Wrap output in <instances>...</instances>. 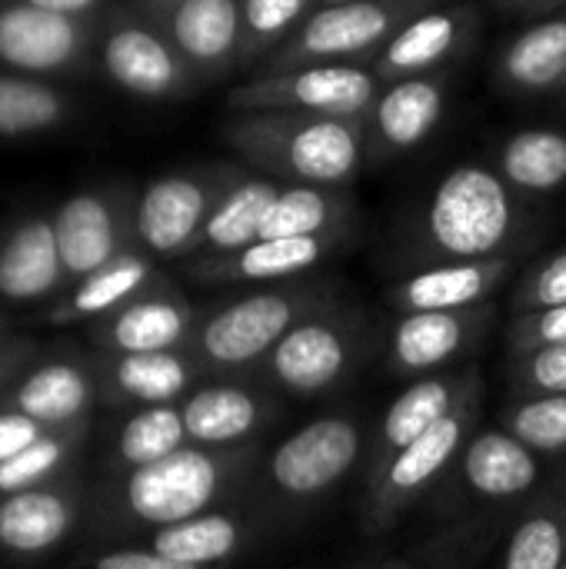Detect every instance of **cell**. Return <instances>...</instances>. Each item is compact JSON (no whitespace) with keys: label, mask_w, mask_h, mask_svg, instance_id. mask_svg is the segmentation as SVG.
<instances>
[{"label":"cell","mask_w":566,"mask_h":569,"mask_svg":"<svg viewBox=\"0 0 566 569\" xmlns=\"http://www.w3.org/2000/svg\"><path fill=\"white\" fill-rule=\"evenodd\" d=\"M37 340L30 337H0V397L17 383V377L33 363Z\"/></svg>","instance_id":"45"},{"label":"cell","mask_w":566,"mask_h":569,"mask_svg":"<svg viewBox=\"0 0 566 569\" xmlns=\"http://www.w3.org/2000/svg\"><path fill=\"white\" fill-rule=\"evenodd\" d=\"M200 310L167 280H153L133 300L90 323V340L100 353H167L190 350Z\"/></svg>","instance_id":"15"},{"label":"cell","mask_w":566,"mask_h":569,"mask_svg":"<svg viewBox=\"0 0 566 569\" xmlns=\"http://www.w3.org/2000/svg\"><path fill=\"white\" fill-rule=\"evenodd\" d=\"M163 37L177 47L193 77H224L240 67V0H183L167 7Z\"/></svg>","instance_id":"25"},{"label":"cell","mask_w":566,"mask_h":569,"mask_svg":"<svg viewBox=\"0 0 566 569\" xmlns=\"http://www.w3.org/2000/svg\"><path fill=\"white\" fill-rule=\"evenodd\" d=\"M517 270V257L497 260H464L434 263L407 270L387 287V303L394 313H427V310H464L490 303L494 293Z\"/></svg>","instance_id":"24"},{"label":"cell","mask_w":566,"mask_h":569,"mask_svg":"<svg viewBox=\"0 0 566 569\" xmlns=\"http://www.w3.org/2000/svg\"><path fill=\"white\" fill-rule=\"evenodd\" d=\"M497 427L544 460L566 457V393L510 397L497 410Z\"/></svg>","instance_id":"37"},{"label":"cell","mask_w":566,"mask_h":569,"mask_svg":"<svg viewBox=\"0 0 566 569\" xmlns=\"http://www.w3.org/2000/svg\"><path fill=\"white\" fill-rule=\"evenodd\" d=\"M474 30H477L474 7H467V3L437 7L434 3L390 37V43L377 53L370 70L377 73L380 83L440 73V67L447 60H454L470 43Z\"/></svg>","instance_id":"23"},{"label":"cell","mask_w":566,"mask_h":569,"mask_svg":"<svg viewBox=\"0 0 566 569\" xmlns=\"http://www.w3.org/2000/svg\"><path fill=\"white\" fill-rule=\"evenodd\" d=\"M30 7H40V10H53V13H63V17H80L87 10H93L100 0H23Z\"/></svg>","instance_id":"46"},{"label":"cell","mask_w":566,"mask_h":569,"mask_svg":"<svg viewBox=\"0 0 566 569\" xmlns=\"http://www.w3.org/2000/svg\"><path fill=\"white\" fill-rule=\"evenodd\" d=\"M317 0H240L244 43L240 67H264L314 13Z\"/></svg>","instance_id":"38"},{"label":"cell","mask_w":566,"mask_h":569,"mask_svg":"<svg viewBox=\"0 0 566 569\" xmlns=\"http://www.w3.org/2000/svg\"><path fill=\"white\" fill-rule=\"evenodd\" d=\"M87 569H203L187 567L177 560H167L160 553H153L150 547H123V550H107L97 560H90Z\"/></svg>","instance_id":"44"},{"label":"cell","mask_w":566,"mask_h":569,"mask_svg":"<svg viewBox=\"0 0 566 569\" xmlns=\"http://www.w3.org/2000/svg\"><path fill=\"white\" fill-rule=\"evenodd\" d=\"M537 230L527 197H520L490 163H457L424 200L400 243L410 270L434 263L517 257Z\"/></svg>","instance_id":"1"},{"label":"cell","mask_w":566,"mask_h":569,"mask_svg":"<svg viewBox=\"0 0 566 569\" xmlns=\"http://www.w3.org/2000/svg\"><path fill=\"white\" fill-rule=\"evenodd\" d=\"M484 390V373L477 363L417 377L410 380L384 410V417L367 433V453H364V487L377 480V473L417 437H424L430 427H437L444 417H450L467 397Z\"/></svg>","instance_id":"13"},{"label":"cell","mask_w":566,"mask_h":569,"mask_svg":"<svg viewBox=\"0 0 566 569\" xmlns=\"http://www.w3.org/2000/svg\"><path fill=\"white\" fill-rule=\"evenodd\" d=\"M566 0H540L537 3V10H534V17H547V13H557V10H564Z\"/></svg>","instance_id":"48"},{"label":"cell","mask_w":566,"mask_h":569,"mask_svg":"<svg viewBox=\"0 0 566 569\" xmlns=\"http://www.w3.org/2000/svg\"><path fill=\"white\" fill-rule=\"evenodd\" d=\"M240 173L244 167L237 163H214L157 177L133 203L137 247L153 260L193 257L210 213Z\"/></svg>","instance_id":"10"},{"label":"cell","mask_w":566,"mask_h":569,"mask_svg":"<svg viewBox=\"0 0 566 569\" xmlns=\"http://www.w3.org/2000/svg\"><path fill=\"white\" fill-rule=\"evenodd\" d=\"M83 47L77 17L10 3L0 10V60L23 73H50L67 67Z\"/></svg>","instance_id":"29"},{"label":"cell","mask_w":566,"mask_h":569,"mask_svg":"<svg viewBox=\"0 0 566 569\" xmlns=\"http://www.w3.org/2000/svg\"><path fill=\"white\" fill-rule=\"evenodd\" d=\"M100 380L93 360L57 357L27 367L0 397V410H17L47 427H73L100 407Z\"/></svg>","instance_id":"21"},{"label":"cell","mask_w":566,"mask_h":569,"mask_svg":"<svg viewBox=\"0 0 566 569\" xmlns=\"http://www.w3.org/2000/svg\"><path fill=\"white\" fill-rule=\"evenodd\" d=\"M147 3H157V7H177V3H183V0H147Z\"/></svg>","instance_id":"49"},{"label":"cell","mask_w":566,"mask_h":569,"mask_svg":"<svg viewBox=\"0 0 566 569\" xmlns=\"http://www.w3.org/2000/svg\"><path fill=\"white\" fill-rule=\"evenodd\" d=\"M67 270L57 250L50 217H27L0 240V300L37 303L67 287Z\"/></svg>","instance_id":"27"},{"label":"cell","mask_w":566,"mask_h":569,"mask_svg":"<svg viewBox=\"0 0 566 569\" xmlns=\"http://www.w3.org/2000/svg\"><path fill=\"white\" fill-rule=\"evenodd\" d=\"M550 470L554 467L540 453L527 450L497 423L477 427L450 473L427 500H434L437 513H444L447 520H514L520 507L540 490Z\"/></svg>","instance_id":"7"},{"label":"cell","mask_w":566,"mask_h":569,"mask_svg":"<svg viewBox=\"0 0 566 569\" xmlns=\"http://www.w3.org/2000/svg\"><path fill=\"white\" fill-rule=\"evenodd\" d=\"M7 327H10V323H7V317L0 313V337H7Z\"/></svg>","instance_id":"51"},{"label":"cell","mask_w":566,"mask_h":569,"mask_svg":"<svg viewBox=\"0 0 566 569\" xmlns=\"http://www.w3.org/2000/svg\"><path fill=\"white\" fill-rule=\"evenodd\" d=\"M324 3H344V0H317V7H324Z\"/></svg>","instance_id":"52"},{"label":"cell","mask_w":566,"mask_h":569,"mask_svg":"<svg viewBox=\"0 0 566 569\" xmlns=\"http://www.w3.org/2000/svg\"><path fill=\"white\" fill-rule=\"evenodd\" d=\"M354 220H357V203L347 187L284 183L264 220L260 240L347 233L354 230Z\"/></svg>","instance_id":"34"},{"label":"cell","mask_w":566,"mask_h":569,"mask_svg":"<svg viewBox=\"0 0 566 569\" xmlns=\"http://www.w3.org/2000/svg\"><path fill=\"white\" fill-rule=\"evenodd\" d=\"M234 153L280 180L314 187H350L367 160V120L314 113H234L224 127Z\"/></svg>","instance_id":"3"},{"label":"cell","mask_w":566,"mask_h":569,"mask_svg":"<svg viewBox=\"0 0 566 569\" xmlns=\"http://www.w3.org/2000/svg\"><path fill=\"white\" fill-rule=\"evenodd\" d=\"M564 87H566V83H564Z\"/></svg>","instance_id":"54"},{"label":"cell","mask_w":566,"mask_h":569,"mask_svg":"<svg viewBox=\"0 0 566 569\" xmlns=\"http://www.w3.org/2000/svg\"><path fill=\"white\" fill-rule=\"evenodd\" d=\"M53 430H60V427H47V423L30 420L17 410H0V463L17 457L20 450H27L30 443L43 440Z\"/></svg>","instance_id":"43"},{"label":"cell","mask_w":566,"mask_h":569,"mask_svg":"<svg viewBox=\"0 0 566 569\" xmlns=\"http://www.w3.org/2000/svg\"><path fill=\"white\" fill-rule=\"evenodd\" d=\"M83 520L80 480H53L37 490L0 497V553L40 560L53 553Z\"/></svg>","instance_id":"20"},{"label":"cell","mask_w":566,"mask_h":569,"mask_svg":"<svg viewBox=\"0 0 566 569\" xmlns=\"http://www.w3.org/2000/svg\"><path fill=\"white\" fill-rule=\"evenodd\" d=\"M340 300V280L317 273L260 287L200 313L190 353L203 363L207 377H250L290 330Z\"/></svg>","instance_id":"4"},{"label":"cell","mask_w":566,"mask_h":569,"mask_svg":"<svg viewBox=\"0 0 566 569\" xmlns=\"http://www.w3.org/2000/svg\"><path fill=\"white\" fill-rule=\"evenodd\" d=\"M157 280V260L143 253L140 247L120 253L107 267L93 270L90 277L77 280L70 293H63L50 310L47 323L53 327H73V323H97L127 300H133L140 290H147Z\"/></svg>","instance_id":"30"},{"label":"cell","mask_w":566,"mask_h":569,"mask_svg":"<svg viewBox=\"0 0 566 569\" xmlns=\"http://www.w3.org/2000/svg\"><path fill=\"white\" fill-rule=\"evenodd\" d=\"M480 413H484V390L467 397L450 417H444L437 427H430L424 437L404 447L377 473V480L364 487L360 523L367 533L394 530L414 507H420L437 490V483L450 473L460 450L480 427Z\"/></svg>","instance_id":"9"},{"label":"cell","mask_w":566,"mask_h":569,"mask_svg":"<svg viewBox=\"0 0 566 569\" xmlns=\"http://www.w3.org/2000/svg\"><path fill=\"white\" fill-rule=\"evenodd\" d=\"M354 230L347 233H324V237H277V240H257L244 250L224 253V257H197L187 263V273L200 283H287L317 273L327 260H334L344 247H350Z\"/></svg>","instance_id":"17"},{"label":"cell","mask_w":566,"mask_h":569,"mask_svg":"<svg viewBox=\"0 0 566 569\" xmlns=\"http://www.w3.org/2000/svg\"><path fill=\"white\" fill-rule=\"evenodd\" d=\"M87 433H90V420L73 423V427H60V430L47 433L43 440L30 443L27 450H20L17 457L3 460L0 463V497H13V493L37 490V487L53 483V480H63L77 460Z\"/></svg>","instance_id":"36"},{"label":"cell","mask_w":566,"mask_h":569,"mask_svg":"<svg viewBox=\"0 0 566 569\" xmlns=\"http://www.w3.org/2000/svg\"><path fill=\"white\" fill-rule=\"evenodd\" d=\"M560 569H566V560H564V567H560Z\"/></svg>","instance_id":"53"},{"label":"cell","mask_w":566,"mask_h":569,"mask_svg":"<svg viewBox=\"0 0 566 569\" xmlns=\"http://www.w3.org/2000/svg\"><path fill=\"white\" fill-rule=\"evenodd\" d=\"M490 167L520 197H550L566 187V130L557 127H524L507 133Z\"/></svg>","instance_id":"33"},{"label":"cell","mask_w":566,"mask_h":569,"mask_svg":"<svg viewBox=\"0 0 566 569\" xmlns=\"http://www.w3.org/2000/svg\"><path fill=\"white\" fill-rule=\"evenodd\" d=\"M183 447H190V437L183 427L180 403L130 410V417L113 430V440L107 450V470L110 477H123L157 460H167L170 453Z\"/></svg>","instance_id":"35"},{"label":"cell","mask_w":566,"mask_h":569,"mask_svg":"<svg viewBox=\"0 0 566 569\" xmlns=\"http://www.w3.org/2000/svg\"><path fill=\"white\" fill-rule=\"evenodd\" d=\"M500 87L514 93H547L566 83V7L537 17L520 30L497 60Z\"/></svg>","instance_id":"31"},{"label":"cell","mask_w":566,"mask_h":569,"mask_svg":"<svg viewBox=\"0 0 566 569\" xmlns=\"http://www.w3.org/2000/svg\"><path fill=\"white\" fill-rule=\"evenodd\" d=\"M537 3H540V0H497V7H500V10H510V13H530V17H534Z\"/></svg>","instance_id":"47"},{"label":"cell","mask_w":566,"mask_h":569,"mask_svg":"<svg viewBox=\"0 0 566 569\" xmlns=\"http://www.w3.org/2000/svg\"><path fill=\"white\" fill-rule=\"evenodd\" d=\"M507 383H510V397L566 393V343L514 357L507 370Z\"/></svg>","instance_id":"41"},{"label":"cell","mask_w":566,"mask_h":569,"mask_svg":"<svg viewBox=\"0 0 566 569\" xmlns=\"http://www.w3.org/2000/svg\"><path fill=\"white\" fill-rule=\"evenodd\" d=\"M280 180L260 173V170H244L240 180L220 197L217 210L210 213L200 240H197V257H224V253H234V250H244L250 243L260 240V230H264V220L280 193Z\"/></svg>","instance_id":"32"},{"label":"cell","mask_w":566,"mask_h":569,"mask_svg":"<svg viewBox=\"0 0 566 569\" xmlns=\"http://www.w3.org/2000/svg\"><path fill=\"white\" fill-rule=\"evenodd\" d=\"M63 97L37 80L0 73V137H27L60 123Z\"/></svg>","instance_id":"39"},{"label":"cell","mask_w":566,"mask_h":569,"mask_svg":"<svg viewBox=\"0 0 566 569\" xmlns=\"http://www.w3.org/2000/svg\"><path fill=\"white\" fill-rule=\"evenodd\" d=\"M50 220L70 283L90 277L93 270L107 267L110 260L137 247L133 207L100 190L67 197Z\"/></svg>","instance_id":"16"},{"label":"cell","mask_w":566,"mask_h":569,"mask_svg":"<svg viewBox=\"0 0 566 569\" xmlns=\"http://www.w3.org/2000/svg\"><path fill=\"white\" fill-rule=\"evenodd\" d=\"M270 517L247 497L237 503H227L220 510L190 517L173 527H160L147 533V547L167 560L187 563V567L220 569L230 560L254 550L270 533Z\"/></svg>","instance_id":"18"},{"label":"cell","mask_w":566,"mask_h":569,"mask_svg":"<svg viewBox=\"0 0 566 569\" xmlns=\"http://www.w3.org/2000/svg\"><path fill=\"white\" fill-rule=\"evenodd\" d=\"M566 343V307H550L537 313H517L507 327V353L520 357L544 347Z\"/></svg>","instance_id":"42"},{"label":"cell","mask_w":566,"mask_h":569,"mask_svg":"<svg viewBox=\"0 0 566 569\" xmlns=\"http://www.w3.org/2000/svg\"><path fill=\"white\" fill-rule=\"evenodd\" d=\"M447 107V77L427 73L384 83L367 113V157L394 160L434 137Z\"/></svg>","instance_id":"22"},{"label":"cell","mask_w":566,"mask_h":569,"mask_svg":"<svg viewBox=\"0 0 566 569\" xmlns=\"http://www.w3.org/2000/svg\"><path fill=\"white\" fill-rule=\"evenodd\" d=\"M566 560V463H557L540 490L510 520L497 569H560Z\"/></svg>","instance_id":"28"},{"label":"cell","mask_w":566,"mask_h":569,"mask_svg":"<svg viewBox=\"0 0 566 569\" xmlns=\"http://www.w3.org/2000/svg\"><path fill=\"white\" fill-rule=\"evenodd\" d=\"M497 303L464 310L397 313L384 337V363L400 380H417L457 367H470V357L484 347L497 323Z\"/></svg>","instance_id":"12"},{"label":"cell","mask_w":566,"mask_h":569,"mask_svg":"<svg viewBox=\"0 0 566 569\" xmlns=\"http://www.w3.org/2000/svg\"><path fill=\"white\" fill-rule=\"evenodd\" d=\"M100 57L107 77L133 97H173L193 80V70L183 63L177 47L163 33L140 23L113 27L103 40Z\"/></svg>","instance_id":"26"},{"label":"cell","mask_w":566,"mask_h":569,"mask_svg":"<svg viewBox=\"0 0 566 569\" xmlns=\"http://www.w3.org/2000/svg\"><path fill=\"white\" fill-rule=\"evenodd\" d=\"M260 443L247 447H183L167 460H157L143 470L113 477L100 523L113 533L160 530L183 523L190 517L220 510L227 503L247 500L257 467L264 460Z\"/></svg>","instance_id":"2"},{"label":"cell","mask_w":566,"mask_h":569,"mask_svg":"<svg viewBox=\"0 0 566 569\" xmlns=\"http://www.w3.org/2000/svg\"><path fill=\"white\" fill-rule=\"evenodd\" d=\"M183 427L197 447H247L284 417V397L254 377H207L180 400Z\"/></svg>","instance_id":"14"},{"label":"cell","mask_w":566,"mask_h":569,"mask_svg":"<svg viewBox=\"0 0 566 569\" xmlns=\"http://www.w3.org/2000/svg\"><path fill=\"white\" fill-rule=\"evenodd\" d=\"M374 569H414V567H404V563H384V567H374Z\"/></svg>","instance_id":"50"},{"label":"cell","mask_w":566,"mask_h":569,"mask_svg":"<svg viewBox=\"0 0 566 569\" xmlns=\"http://www.w3.org/2000/svg\"><path fill=\"white\" fill-rule=\"evenodd\" d=\"M380 350L384 340L367 310L340 300L290 330L250 377L280 397L317 400L347 387Z\"/></svg>","instance_id":"6"},{"label":"cell","mask_w":566,"mask_h":569,"mask_svg":"<svg viewBox=\"0 0 566 569\" xmlns=\"http://www.w3.org/2000/svg\"><path fill=\"white\" fill-rule=\"evenodd\" d=\"M367 430L354 413H327L264 453L250 500L270 520H297L327 503L364 467Z\"/></svg>","instance_id":"5"},{"label":"cell","mask_w":566,"mask_h":569,"mask_svg":"<svg viewBox=\"0 0 566 569\" xmlns=\"http://www.w3.org/2000/svg\"><path fill=\"white\" fill-rule=\"evenodd\" d=\"M550 307H566V247L537 260L514 287L510 297V317L517 313H537Z\"/></svg>","instance_id":"40"},{"label":"cell","mask_w":566,"mask_h":569,"mask_svg":"<svg viewBox=\"0 0 566 569\" xmlns=\"http://www.w3.org/2000/svg\"><path fill=\"white\" fill-rule=\"evenodd\" d=\"M434 3L437 0H344L314 7L257 73H284L314 63H374L390 37Z\"/></svg>","instance_id":"8"},{"label":"cell","mask_w":566,"mask_h":569,"mask_svg":"<svg viewBox=\"0 0 566 569\" xmlns=\"http://www.w3.org/2000/svg\"><path fill=\"white\" fill-rule=\"evenodd\" d=\"M100 400L113 410H143L180 403L207 380L203 363L190 350L167 353H100L93 360Z\"/></svg>","instance_id":"19"},{"label":"cell","mask_w":566,"mask_h":569,"mask_svg":"<svg viewBox=\"0 0 566 569\" xmlns=\"http://www.w3.org/2000/svg\"><path fill=\"white\" fill-rule=\"evenodd\" d=\"M384 83L364 63H314L284 73H254L227 93L234 113H314L367 120Z\"/></svg>","instance_id":"11"}]
</instances>
